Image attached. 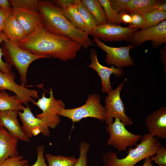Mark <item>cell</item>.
Masks as SVG:
<instances>
[{"instance_id": "6da1fadb", "label": "cell", "mask_w": 166, "mask_h": 166, "mask_svg": "<svg viewBox=\"0 0 166 166\" xmlns=\"http://www.w3.org/2000/svg\"><path fill=\"white\" fill-rule=\"evenodd\" d=\"M18 45L34 55L49 56L63 61L75 58L82 47L68 37L50 33L43 26L27 35Z\"/></svg>"}, {"instance_id": "7a4b0ae2", "label": "cell", "mask_w": 166, "mask_h": 166, "mask_svg": "<svg viewBox=\"0 0 166 166\" xmlns=\"http://www.w3.org/2000/svg\"><path fill=\"white\" fill-rule=\"evenodd\" d=\"M38 11L43 26L50 33L68 37L85 49L95 45L89 35L73 25L63 14L61 9L52 1L39 0Z\"/></svg>"}, {"instance_id": "3957f363", "label": "cell", "mask_w": 166, "mask_h": 166, "mask_svg": "<svg viewBox=\"0 0 166 166\" xmlns=\"http://www.w3.org/2000/svg\"><path fill=\"white\" fill-rule=\"evenodd\" d=\"M140 139V143L134 148L129 147L127 156L123 158H118L115 152L105 153L102 156L104 166H134L141 160L155 155L161 145L158 138L148 133L141 136Z\"/></svg>"}, {"instance_id": "277c9868", "label": "cell", "mask_w": 166, "mask_h": 166, "mask_svg": "<svg viewBox=\"0 0 166 166\" xmlns=\"http://www.w3.org/2000/svg\"><path fill=\"white\" fill-rule=\"evenodd\" d=\"M1 44L3 56L6 62L17 69L20 75L21 85L24 86L27 84V74L30 64L38 59L51 57L49 56L34 55L21 48L18 45L7 38Z\"/></svg>"}, {"instance_id": "5b68a950", "label": "cell", "mask_w": 166, "mask_h": 166, "mask_svg": "<svg viewBox=\"0 0 166 166\" xmlns=\"http://www.w3.org/2000/svg\"><path fill=\"white\" fill-rule=\"evenodd\" d=\"M101 98L99 94H89L85 103L82 105L73 109H63L58 115L70 119L73 123L87 117L94 118L103 121H105V109L100 103Z\"/></svg>"}, {"instance_id": "8992f818", "label": "cell", "mask_w": 166, "mask_h": 166, "mask_svg": "<svg viewBox=\"0 0 166 166\" xmlns=\"http://www.w3.org/2000/svg\"><path fill=\"white\" fill-rule=\"evenodd\" d=\"M49 97H47L43 93L42 97L32 103L37 106L42 112L37 114L36 117L45 123L49 128H55L59 124L61 119L58 114L62 109L65 108V105L61 100L55 99L53 89H49Z\"/></svg>"}, {"instance_id": "52a82bcc", "label": "cell", "mask_w": 166, "mask_h": 166, "mask_svg": "<svg viewBox=\"0 0 166 166\" xmlns=\"http://www.w3.org/2000/svg\"><path fill=\"white\" fill-rule=\"evenodd\" d=\"M106 130L110 135L107 145L113 146L118 152L124 151L128 147L136 146L141 137V134H135L129 132L117 118L106 126Z\"/></svg>"}, {"instance_id": "ba28073f", "label": "cell", "mask_w": 166, "mask_h": 166, "mask_svg": "<svg viewBox=\"0 0 166 166\" xmlns=\"http://www.w3.org/2000/svg\"><path fill=\"white\" fill-rule=\"evenodd\" d=\"M124 82L112 89L105 97V121L108 125L113 122L114 118H119L125 125H132L133 122L125 114L123 102L120 97V93Z\"/></svg>"}, {"instance_id": "9c48e42d", "label": "cell", "mask_w": 166, "mask_h": 166, "mask_svg": "<svg viewBox=\"0 0 166 166\" xmlns=\"http://www.w3.org/2000/svg\"><path fill=\"white\" fill-rule=\"evenodd\" d=\"M93 41L97 47L106 53L105 61L107 64L120 69L134 65V62L129 54L130 50L134 47L133 45L113 47L107 45L96 38H93Z\"/></svg>"}, {"instance_id": "30bf717a", "label": "cell", "mask_w": 166, "mask_h": 166, "mask_svg": "<svg viewBox=\"0 0 166 166\" xmlns=\"http://www.w3.org/2000/svg\"><path fill=\"white\" fill-rule=\"evenodd\" d=\"M138 29L107 23L97 26L90 35L105 42L122 40L128 42L133 33Z\"/></svg>"}, {"instance_id": "8fae6325", "label": "cell", "mask_w": 166, "mask_h": 166, "mask_svg": "<svg viewBox=\"0 0 166 166\" xmlns=\"http://www.w3.org/2000/svg\"><path fill=\"white\" fill-rule=\"evenodd\" d=\"M15 78L14 72L9 74L0 71V92L7 90L12 92L17 97L19 103L26 106L29 102H33V98L38 97V91L18 84L14 81Z\"/></svg>"}, {"instance_id": "7c38bea8", "label": "cell", "mask_w": 166, "mask_h": 166, "mask_svg": "<svg viewBox=\"0 0 166 166\" xmlns=\"http://www.w3.org/2000/svg\"><path fill=\"white\" fill-rule=\"evenodd\" d=\"M149 41H152V45L155 48L166 43V20L155 27L134 32L128 42L135 46Z\"/></svg>"}, {"instance_id": "4fadbf2b", "label": "cell", "mask_w": 166, "mask_h": 166, "mask_svg": "<svg viewBox=\"0 0 166 166\" xmlns=\"http://www.w3.org/2000/svg\"><path fill=\"white\" fill-rule=\"evenodd\" d=\"M23 112H18L22 123L21 128L25 135L29 139L41 133L43 136H49L50 131L47 125L40 119L35 117L28 105L21 106Z\"/></svg>"}, {"instance_id": "5bb4252c", "label": "cell", "mask_w": 166, "mask_h": 166, "mask_svg": "<svg viewBox=\"0 0 166 166\" xmlns=\"http://www.w3.org/2000/svg\"><path fill=\"white\" fill-rule=\"evenodd\" d=\"M89 56L91 64L88 65V67L97 72L101 80L102 92L108 93L113 89L110 80L111 74H113L116 77H120L124 73L123 70L113 66L108 67L101 65L98 61L97 51L95 48L91 49Z\"/></svg>"}, {"instance_id": "9a60e30c", "label": "cell", "mask_w": 166, "mask_h": 166, "mask_svg": "<svg viewBox=\"0 0 166 166\" xmlns=\"http://www.w3.org/2000/svg\"><path fill=\"white\" fill-rule=\"evenodd\" d=\"M145 124L151 136L166 139V106L152 112L145 118Z\"/></svg>"}, {"instance_id": "2e32d148", "label": "cell", "mask_w": 166, "mask_h": 166, "mask_svg": "<svg viewBox=\"0 0 166 166\" xmlns=\"http://www.w3.org/2000/svg\"><path fill=\"white\" fill-rule=\"evenodd\" d=\"M12 12L28 35L43 26L38 11L25 9H13Z\"/></svg>"}, {"instance_id": "e0dca14e", "label": "cell", "mask_w": 166, "mask_h": 166, "mask_svg": "<svg viewBox=\"0 0 166 166\" xmlns=\"http://www.w3.org/2000/svg\"><path fill=\"white\" fill-rule=\"evenodd\" d=\"M17 111L0 110V127L5 128L13 136L19 140L29 142L30 139L22 130L18 119Z\"/></svg>"}, {"instance_id": "ac0fdd59", "label": "cell", "mask_w": 166, "mask_h": 166, "mask_svg": "<svg viewBox=\"0 0 166 166\" xmlns=\"http://www.w3.org/2000/svg\"><path fill=\"white\" fill-rule=\"evenodd\" d=\"M18 140L5 128L0 127V164L10 157L19 155L17 148Z\"/></svg>"}, {"instance_id": "d6986e66", "label": "cell", "mask_w": 166, "mask_h": 166, "mask_svg": "<svg viewBox=\"0 0 166 166\" xmlns=\"http://www.w3.org/2000/svg\"><path fill=\"white\" fill-rule=\"evenodd\" d=\"M2 31L7 38L18 45L27 36L12 11L4 22Z\"/></svg>"}, {"instance_id": "ffe728a7", "label": "cell", "mask_w": 166, "mask_h": 166, "mask_svg": "<svg viewBox=\"0 0 166 166\" xmlns=\"http://www.w3.org/2000/svg\"><path fill=\"white\" fill-rule=\"evenodd\" d=\"M164 2L161 0H129L124 11L129 14L143 15L155 10L157 5Z\"/></svg>"}, {"instance_id": "44dd1931", "label": "cell", "mask_w": 166, "mask_h": 166, "mask_svg": "<svg viewBox=\"0 0 166 166\" xmlns=\"http://www.w3.org/2000/svg\"><path fill=\"white\" fill-rule=\"evenodd\" d=\"M73 4L77 7L83 19L85 25L84 32L90 35L94 29L97 26V21L94 17L80 0H73Z\"/></svg>"}, {"instance_id": "7402d4cb", "label": "cell", "mask_w": 166, "mask_h": 166, "mask_svg": "<svg viewBox=\"0 0 166 166\" xmlns=\"http://www.w3.org/2000/svg\"><path fill=\"white\" fill-rule=\"evenodd\" d=\"M60 8L63 14L73 25L78 29L84 31V21L74 4H67Z\"/></svg>"}, {"instance_id": "603a6c76", "label": "cell", "mask_w": 166, "mask_h": 166, "mask_svg": "<svg viewBox=\"0 0 166 166\" xmlns=\"http://www.w3.org/2000/svg\"><path fill=\"white\" fill-rule=\"evenodd\" d=\"M95 19L97 26L108 23L104 10L98 0H81Z\"/></svg>"}, {"instance_id": "cb8c5ba5", "label": "cell", "mask_w": 166, "mask_h": 166, "mask_svg": "<svg viewBox=\"0 0 166 166\" xmlns=\"http://www.w3.org/2000/svg\"><path fill=\"white\" fill-rule=\"evenodd\" d=\"M22 105L16 95L10 96L6 91L0 92V110L22 112Z\"/></svg>"}, {"instance_id": "d4e9b609", "label": "cell", "mask_w": 166, "mask_h": 166, "mask_svg": "<svg viewBox=\"0 0 166 166\" xmlns=\"http://www.w3.org/2000/svg\"><path fill=\"white\" fill-rule=\"evenodd\" d=\"M145 20L141 29H144L156 26L166 19V12L155 10L142 15Z\"/></svg>"}, {"instance_id": "484cf974", "label": "cell", "mask_w": 166, "mask_h": 166, "mask_svg": "<svg viewBox=\"0 0 166 166\" xmlns=\"http://www.w3.org/2000/svg\"><path fill=\"white\" fill-rule=\"evenodd\" d=\"M45 156L48 166H74L77 159L73 155H54L49 153L46 154Z\"/></svg>"}, {"instance_id": "4316f807", "label": "cell", "mask_w": 166, "mask_h": 166, "mask_svg": "<svg viewBox=\"0 0 166 166\" xmlns=\"http://www.w3.org/2000/svg\"><path fill=\"white\" fill-rule=\"evenodd\" d=\"M13 9H25L38 11V0H9Z\"/></svg>"}, {"instance_id": "83f0119b", "label": "cell", "mask_w": 166, "mask_h": 166, "mask_svg": "<svg viewBox=\"0 0 166 166\" xmlns=\"http://www.w3.org/2000/svg\"><path fill=\"white\" fill-rule=\"evenodd\" d=\"M106 14L108 23L120 25L117 19V13L112 7L109 0H98Z\"/></svg>"}, {"instance_id": "f1b7e54d", "label": "cell", "mask_w": 166, "mask_h": 166, "mask_svg": "<svg viewBox=\"0 0 166 166\" xmlns=\"http://www.w3.org/2000/svg\"><path fill=\"white\" fill-rule=\"evenodd\" d=\"M90 148V144L87 141L80 142L79 156L74 166H88L87 156Z\"/></svg>"}, {"instance_id": "f546056e", "label": "cell", "mask_w": 166, "mask_h": 166, "mask_svg": "<svg viewBox=\"0 0 166 166\" xmlns=\"http://www.w3.org/2000/svg\"><path fill=\"white\" fill-rule=\"evenodd\" d=\"M0 166H30L29 161L25 159L24 156L19 155L10 157L0 164Z\"/></svg>"}, {"instance_id": "4dcf8cb0", "label": "cell", "mask_w": 166, "mask_h": 166, "mask_svg": "<svg viewBox=\"0 0 166 166\" xmlns=\"http://www.w3.org/2000/svg\"><path fill=\"white\" fill-rule=\"evenodd\" d=\"M155 156L150 157L151 161H154L158 166H166V148L161 145L157 149Z\"/></svg>"}, {"instance_id": "1f68e13d", "label": "cell", "mask_w": 166, "mask_h": 166, "mask_svg": "<svg viewBox=\"0 0 166 166\" xmlns=\"http://www.w3.org/2000/svg\"><path fill=\"white\" fill-rule=\"evenodd\" d=\"M6 38V36L2 31H0V45ZM2 57L3 53L0 47V71L5 73H12V66L6 62L4 61L2 59Z\"/></svg>"}, {"instance_id": "d6a6232c", "label": "cell", "mask_w": 166, "mask_h": 166, "mask_svg": "<svg viewBox=\"0 0 166 166\" xmlns=\"http://www.w3.org/2000/svg\"><path fill=\"white\" fill-rule=\"evenodd\" d=\"M131 17L132 22L128 24L130 28L140 29L145 23L144 17L142 15L135 14H129Z\"/></svg>"}, {"instance_id": "836d02e7", "label": "cell", "mask_w": 166, "mask_h": 166, "mask_svg": "<svg viewBox=\"0 0 166 166\" xmlns=\"http://www.w3.org/2000/svg\"><path fill=\"white\" fill-rule=\"evenodd\" d=\"M37 149V159L34 164L31 166H48L45 162L44 156L45 147L42 145H38Z\"/></svg>"}, {"instance_id": "e575fe53", "label": "cell", "mask_w": 166, "mask_h": 166, "mask_svg": "<svg viewBox=\"0 0 166 166\" xmlns=\"http://www.w3.org/2000/svg\"><path fill=\"white\" fill-rule=\"evenodd\" d=\"M110 5L115 12L118 14L124 11L129 0H109Z\"/></svg>"}, {"instance_id": "d590c367", "label": "cell", "mask_w": 166, "mask_h": 166, "mask_svg": "<svg viewBox=\"0 0 166 166\" xmlns=\"http://www.w3.org/2000/svg\"><path fill=\"white\" fill-rule=\"evenodd\" d=\"M117 19L119 23H123L129 24L132 22V18L130 14L124 11L117 14Z\"/></svg>"}, {"instance_id": "8d00e7d4", "label": "cell", "mask_w": 166, "mask_h": 166, "mask_svg": "<svg viewBox=\"0 0 166 166\" xmlns=\"http://www.w3.org/2000/svg\"><path fill=\"white\" fill-rule=\"evenodd\" d=\"M12 10V8L6 9L0 7V31H2L4 22Z\"/></svg>"}, {"instance_id": "74e56055", "label": "cell", "mask_w": 166, "mask_h": 166, "mask_svg": "<svg viewBox=\"0 0 166 166\" xmlns=\"http://www.w3.org/2000/svg\"><path fill=\"white\" fill-rule=\"evenodd\" d=\"M52 2L60 8L67 4H73V0H55L52 1Z\"/></svg>"}, {"instance_id": "f35d334b", "label": "cell", "mask_w": 166, "mask_h": 166, "mask_svg": "<svg viewBox=\"0 0 166 166\" xmlns=\"http://www.w3.org/2000/svg\"><path fill=\"white\" fill-rule=\"evenodd\" d=\"M0 7L6 9L11 8L9 0H0Z\"/></svg>"}, {"instance_id": "ab89813d", "label": "cell", "mask_w": 166, "mask_h": 166, "mask_svg": "<svg viewBox=\"0 0 166 166\" xmlns=\"http://www.w3.org/2000/svg\"><path fill=\"white\" fill-rule=\"evenodd\" d=\"M155 10L166 12V3L163 2L157 5L155 7Z\"/></svg>"}, {"instance_id": "60d3db41", "label": "cell", "mask_w": 166, "mask_h": 166, "mask_svg": "<svg viewBox=\"0 0 166 166\" xmlns=\"http://www.w3.org/2000/svg\"><path fill=\"white\" fill-rule=\"evenodd\" d=\"M144 160V164L142 166H153L150 157L146 158Z\"/></svg>"}]
</instances>
